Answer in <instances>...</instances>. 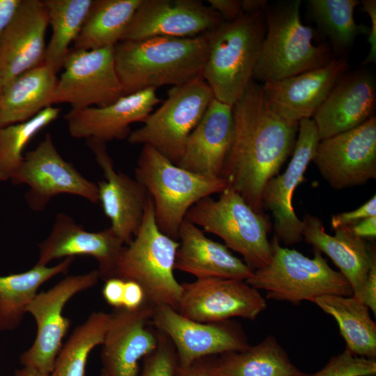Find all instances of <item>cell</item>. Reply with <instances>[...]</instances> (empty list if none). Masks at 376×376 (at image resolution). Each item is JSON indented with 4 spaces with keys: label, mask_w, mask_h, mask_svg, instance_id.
<instances>
[{
    "label": "cell",
    "mask_w": 376,
    "mask_h": 376,
    "mask_svg": "<svg viewBox=\"0 0 376 376\" xmlns=\"http://www.w3.org/2000/svg\"><path fill=\"white\" fill-rule=\"evenodd\" d=\"M233 136L221 177L260 213L264 187L292 155L299 125L272 109L262 85L253 79L233 106Z\"/></svg>",
    "instance_id": "6da1fadb"
},
{
    "label": "cell",
    "mask_w": 376,
    "mask_h": 376,
    "mask_svg": "<svg viewBox=\"0 0 376 376\" xmlns=\"http://www.w3.org/2000/svg\"><path fill=\"white\" fill-rule=\"evenodd\" d=\"M207 50V33L192 38L123 40L113 47L114 63L126 95L191 81L201 75Z\"/></svg>",
    "instance_id": "7a4b0ae2"
},
{
    "label": "cell",
    "mask_w": 376,
    "mask_h": 376,
    "mask_svg": "<svg viewBox=\"0 0 376 376\" xmlns=\"http://www.w3.org/2000/svg\"><path fill=\"white\" fill-rule=\"evenodd\" d=\"M265 11L243 13L207 33V56L201 75L215 100L233 106L253 79L266 33Z\"/></svg>",
    "instance_id": "3957f363"
},
{
    "label": "cell",
    "mask_w": 376,
    "mask_h": 376,
    "mask_svg": "<svg viewBox=\"0 0 376 376\" xmlns=\"http://www.w3.org/2000/svg\"><path fill=\"white\" fill-rule=\"evenodd\" d=\"M300 0L266 8V33L253 78L263 84L322 67L334 57L325 44H313V29L302 24Z\"/></svg>",
    "instance_id": "277c9868"
},
{
    "label": "cell",
    "mask_w": 376,
    "mask_h": 376,
    "mask_svg": "<svg viewBox=\"0 0 376 376\" xmlns=\"http://www.w3.org/2000/svg\"><path fill=\"white\" fill-rule=\"evenodd\" d=\"M135 175L152 200L159 229L175 240L189 210L201 199L220 194L228 187L223 178L186 170L148 145H143L141 151Z\"/></svg>",
    "instance_id": "5b68a950"
},
{
    "label": "cell",
    "mask_w": 376,
    "mask_h": 376,
    "mask_svg": "<svg viewBox=\"0 0 376 376\" xmlns=\"http://www.w3.org/2000/svg\"><path fill=\"white\" fill-rule=\"evenodd\" d=\"M178 246V242L159 229L149 196L140 228L125 246L114 277L140 285L145 302L151 306H168L176 310L182 290L173 274Z\"/></svg>",
    "instance_id": "8992f818"
},
{
    "label": "cell",
    "mask_w": 376,
    "mask_h": 376,
    "mask_svg": "<svg viewBox=\"0 0 376 376\" xmlns=\"http://www.w3.org/2000/svg\"><path fill=\"white\" fill-rule=\"evenodd\" d=\"M270 243V263L254 270L245 281L256 289L266 291L267 298L297 304L302 301L313 302L324 295H353L349 282L329 265L320 251L315 249L314 257L309 258L281 246L276 236Z\"/></svg>",
    "instance_id": "52a82bcc"
},
{
    "label": "cell",
    "mask_w": 376,
    "mask_h": 376,
    "mask_svg": "<svg viewBox=\"0 0 376 376\" xmlns=\"http://www.w3.org/2000/svg\"><path fill=\"white\" fill-rule=\"evenodd\" d=\"M185 219L221 237L253 271L270 263L269 221L232 188L227 187L216 200L207 196L198 201L189 210Z\"/></svg>",
    "instance_id": "ba28073f"
},
{
    "label": "cell",
    "mask_w": 376,
    "mask_h": 376,
    "mask_svg": "<svg viewBox=\"0 0 376 376\" xmlns=\"http://www.w3.org/2000/svg\"><path fill=\"white\" fill-rule=\"evenodd\" d=\"M214 99L202 75L189 82L172 86L162 105L143 125L127 137L131 144L148 145L177 164L188 136Z\"/></svg>",
    "instance_id": "9c48e42d"
},
{
    "label": "cell",
    "mask_w": 376,
    "mask_h": 376,
    "mask_svg": "<svg viewBox=\"0 0 376 376\" xmlns=\"http://www.w3.org/2000/svg\"><path fill=\"white\" fill-rule=\"evenodd\" d=\"M113 47L70 49L49 106L67 103L72 109L102 107L125 95L116 70Z\"/></svg>",
    "instance_id": "30bf717a"
},
{
    "label": "cell",
    "mask_w": 376,
    "mask_h": 376,
    "mask_svg": "<svg viewBox=\"0 0 376 376\" xmlns=\"http://www.w3.org/2000/svg\"><path fill=\"white\" fill-rule=\"evenodd\" d=\"M100 279L97 269L68 276L45 292L37 293L26 308L34 318L37 333L32 345L19 358L23 366L50 375L70 327L63 315L65 304L77 293L94 286Z\"/></svg>",
    "instance_id": "8fae6325"
},
{
    "label": "cell",
    "mask_w": 376,
    "mask_h": 376,
    "mask_svg": "<svg viewBox=\"0 0 376 376\" xmlns=\"http://www.w3.org/2000/svg\"><path fill=\"white\" fill-rule=\"evenodd\" d=\"M11 181L29 186L24 199L35 212L44 210L52 198L61 194L99 203L97 183L86 178L61 157L49 133L36 148L24 155V162Z\"/></svg>",
    "instance_id": "7c38bea8"
},
{
    "label": "cell",
    "mask_w": 376,
    "mask_h": 376,
    "mask_svg": "<svg viewBox=\"0 0 376 376\" xmlns=\"http://www.w3.org/2000/svg\"><path fill=\"white\" fill-rule=\"evenodd\" d=\"M152 324L173 344L180 368L202 358L240 352L250 346L240 325L230 320L200 322L170 306H159L154 307Z\"/></svg>",
    "instance_id": "4fadbf2b"
},
{
    "label": "cell",
    "mask_w": 376,
    "mask_h": 376,
    "mask_svg": "<svg viewBox=\"0 0 376 376\" xmlns=\"http://www.w3.org/2000/svg\"><path fill=\"white\" fill-rule=\"evenodd\" d=\"M176 311L200 322H215L240 317L255 320L267 307L258 290L245 281L210 277L181 283Z\"/></svg>",
    "instance_id": "5bb4252c"
},
{
    "label": "cell",
    "mask_w": 376,
    "mask_h": 376,
    "mask_svg": "<svg viewBox=\"0 0 376 376\" xmlns=\"http://www.w3.org/2000/svg\"><path fill=\"white\" fill-rule=\"evenodd\" d=\"M312 162L336 189L376 178V117L352 130L320 141Z\"/></svg>",
    "instance_id": "9a60e30c"
},
{
    "label": "cell",
    "mask_w": 376,
    "mask_h": 376,
    "mask_svg": "<svg viewBox=\"0 0 376 376\" xmlns=\"http://www.w3.org/2000/svg\"><path fill=\"white\" fill-rule=\"evenodd\" d=\"M225 20L198 0H141L120 41L154 37L192 38Z\"/></svg>",
    "instance_id": "2e32d148"
},
{
    "label": "cell",
    "mask_w": 376,
    "mask_h": 376,
    "mask_svg": "<svg viewBox=\"0 0 376 376\" xmlns=\"http://www.w3.org/2000/svg\"><path fill=\"white\" fill-rule=\"evenodd\" d=\"M154 306L144 302L134 310L115 308L102 349L107 376H139V361L153 352L159 331L152 324Z\"/></svg>",
    "instance_id": "e0dca14e"
},
{
    "label": "cell",
    "mask_w": 376,
    "mask_h": 376,
    "mask_svg": "<svg viewBox=\"0 0 376 376\" xmlns=\"http://www.w3.org/2000/svg\"><path fill=\"white\" fill-rule=\"evenodd\" d=\"M320 142L318 131L311 118L299 123L298 133L292 157L285 171L271 178L262 194L263 207L271 211L274 229L279 240L294 244L302 239V221L292 207V198L297 187L314 157Z\"/></svg>",
    "instance_id": "ac0fdd59"
},
{
    "label": "cell",
    "mask_w": 376,
    "mask_h": 376,
    "mask_svg": "<svg viewBox=\"0 0 376 376\" xmlns=\"http://www.w3.org/2000/svg\"><path fill=\"white\" fill-rule=\"evenodd\" d=\"M123 244L111 227L88 231L70 215L58 213L49 235L38 244L36 265L47 266L52 260L75 256H91L97 262L100 279L105 281L115 276Z\"/></svg>",
    "instance_id": "d6986e66"
},
{
    "label": "cell",
    "mask_w": 376,
    "mask_h": 376,
    "mask_svg": "<svg viewBox=\"0 0 376 376\" xmlns=\"http://www.w3.org/2000/svg\"><path fill=\"white\" fill-rule=\"evenodd\" d=\"M87 144L104 175L97 183L99 203L111 229L127 245L140 228L150 196L136 178L116 171L104 143L90 139Z\"/></svg>",
    "instance_id": "ffe728a7"
},
{
    "label": "cell",
    "mask_w": 376,
    "mask_h": 376,
    "mask_svg": "<svg viewBox=\"0 0 376 376\" xmlns=\"http://www.w3.org/2000/svg\"><path fill=\"white\" fill-rule=\"evenodd\" d=\"M347 69L345 58H334L322 67L262 86L272 109L287 122L299 125L313 117Z\"/></svg>",
    "instance_id": "44dd1931"
},
{
    "label": "cell",
    "mask_w": 376,
    "mask_h": 376,
    "mask_svg": "<svg viewBox=\"0 0 376 376\" xmlns=\"http://www.w3.org/2000/svg\"><path fill=\"white\" fill-rule=\"evenodd\" d=\"M155 91L148 88L126 95L105 107L71 109L64 116L69 134L75 139L104 143L127 139L132 132L130 125L143 123L162 102Z\"/></svg>",
    "instance_id": "7402d4cb"
},
{
    "label": "cell",
    "mask_w": 376,
    "mask_h": 376,
    "mask_svg": "<svg viewBox=\"0 0 376 376\" xmlns=\"http://www.w3.org/2000/svg\"><path fill=\"white\" fill-rule=\"evenodd\" d=\"M47 9L40 0H22L0 36V73L4 88L24 72L44 63Z\"/></svg>",
    "instance_id": "603a6c76"
},
{
    "label": "cell",
    "mask_w": 376,
    "mask_h": 376,
    "mask_svg": "<svg viewBox=\"0 0 376 376\" xmlns=\"http://www.w3.org/2000/svg\"><path fill=\"white\" fill-rule=\"evenodd\" d=\"M376 85L368 70L345 73L313 116L320 141L359 126L375 115Z\"/></svg>",
    "instance_id": "cb8c5ba5"
},
{
    "label": "cell",
    "mask_w": 376,
    "mask_h": 376,
    "mask_svg": "<svg viewBox=\"0 0 376 376\" xmlns=\"http://www.w3.org/2000/svg\"><path fill=\"white\" fill-rule=\"evenodd\" d=\"M233 129V106L214 98L188 136L177 165L204 176L221 177Z\"/></svg>",
    "instance_id": "d4e9b609"
},
{
    "label": "cell",
    "mask_w": 376,
    "mask_h": 376,
    "mask_svg": "<svg viewBox=\"0 0 376 376\" xmlns=\"http://www.w3.org/2000/svg\"><path fill=\"white\" fill-rule=\"evenodd\" d=\"M301 221L303 238L330 258L349 282L352 297L360 301L369 271L376 263L375 249L355 235L350 226L336 229L335 235H331L315 216L306 214Z\"/></svg>",
    "instance_id": "484cf974"
},
{
    "label": "cell",
    "mask_w": 376,
    "mask_h": 376,
    "mask_svg": "<svg viewBox=\"0 0 376 376\" xmlns=\"http://www.w3.org/2000/svg\"><path fill=\"white\" fill-rule=\"evenodd\" d=\"M174 269L203 279L218 277L246 281L253 273L224 244L207 237L199 227L184 219L179 229Z\"/></svg>",
    "instance_id": "4316f807"
},
{
    "label": "cell",
    "mask_w": 376,
    "mask_h": 376,
    "mask_svg": "<svg viewBox=\"0 0 376 376\" xmlns=\"http://www.w3.org/2000/svg\"><path fill=\"white\" fill-rule=\"evenodd\" d=\"M57 80L56 74L44 63L15 78L3 90L0 126L26 121L49 107Z\"/></svg>",
    "instance_id": "83f0119b"
},
{
    "label": "cell",
    "mask_w": 376,
    "mask_h": 376,
    "mask_svg": "<svg viewBox=\"0 0 376 376\" xmlns=\"http://www.w3.org/2000/svg\"><path fill=\"white\" fill-rule=\"evenodd\" d=\"M218 376H302L273 336L240 352L215 357Z\"/></svg>",
    "instance_id": "f1b7e54d"
},
{
    "label": "cell",
    "mask_w": 376,
    "mask_h": 376,
    "mask_svg": "<svg viewBox=\"0 0 376 376\" xmlns=\"http://www.w3.org/2000/svg\"><path fill=\"white\" fill-rule=\"evenodd\" d=\"M324 312L337 322L346 349L370 359L376 357V324L368 308L352 296L324 295L314 299Z\"/></svg>",
    "instance_id": "f546056e"
},
{
    "label": "cell",
    "mask_w": 376,
    "mask_h": 376,
    "mask_svg": "<svg viewBox=\"0 0 376 376\" xmlns=\"http://www.w3.org/2000/svg\"><path fill=\"white\" fill-rule=\"evenodd\" d=\"M73 260L74 257H67L53 267L36 265L28 271L0 276V331L17 328L38 289L54 276L65 274Z\"/></svg>",
    "instance_id": "4dcf8cb0"
},
{
    "label": "cell",
    "mask_w": 376,
    "mask_h": 376,
    "mask_svg": "<svg viewBox=\"0 0 376 376\" xmlns=\"http://www.w3.org/2000/svg\"><path fill=\"white\" fill-rule=\"evenodd\" d=\"M141 0H93L74 49H97L118 43Z\"/></svg>",
    "instance_id": "1f68e13d"
},
{
    "label": "cell",
    "mask_w": 376,
    "mask_h": 376,
    "mask_svg": "<svg viewBox=\"0 0 376 376\" xmlns=\"http://www.w3.org/2000/svg\"><path fill=\"white\" fill-rule=\"evenodd\" d=\"M93 0H45L52 36L44 64L56 74L62 68L89 12Z\"/></svg>",
    "instance_id": "d6a6232c"
},
{
    "label": "cell",
    "mask_w": 376,
    "mask_h": 376,
    "mask_svg": "<svg viewBox=\"0 0 376 376\" xmlns=\"http://www.w3.org/2000/svg\"><path fill=\"white\" fill-rule=\"evenodd\" d=\"M358 0H309L308 10L312 20L327 36L336 56L345 55L357 38L368 34L369 27L358 24L354 18V10Z\"/></svg>",
    "instance_id": "836d02e7"
},
{
    "label": "cell",
    "mask_w": 376,
    "mask_h": 376,
    "mask_svg": "<svg viewBox=\"0 0 376 376\" xmlns=\"http://www.w3.org/2000/svg\"><path fill=\"white\" fill-rule=\"evenodd\" d=\"M111 313L93 312L72 332L62 345L49 376H84L91 352L102 345Z\"/></svg>",
    "instance_id": "e575fe53"
},
{
    "label": "cell",
    "mask_w": 376,
    "mask_h": 376,
    "mask_svg": "<svg viewBox=\"0 0 376 376\" xmlns=\"http://www.w3.org/2000/svg\"><path fill=\"white\" fill-rule=\"evenodd\" d=\"M60 111V109L49 106L26 121L0 126V182L13 179L24 162L26 146L54 121Z\"/></svg>",
    "instance_id": "d590c367"
},
{
    "label": "cell",
    "mask_w": 376,
    "mask_h": 376,
    "mask_svg": "<svg viewBox=\"0 0 376 376\" xmlns=\"http://www.w3.org/2000/svg\"><path fill=\"white\" fill-rule=\"evenodd\" d=\"M376 361L357 356L345 350L333 357L327 365L313 374L303 376H375Z\"/></svg>",
    "instance_id": "8d00e7d4"
},
{
    "label": "cell",
    "mask_w": 376,
    "mask_h": 376,
    "mask_svg": "<svg viewBox=\"0 0 376 376\" xmlns=\"http://www.w3.org/2000/svg\"><path fill=\"white\" fill-rule=\"evenodd\" d=\"M178 366L173 344L165 334L159 331L158 345L143 359V368L139 376H176Z\"/></svg>",
    "instance_id": "74e56055"
},
{
    "label": "cell",
    "mask_w": 376,
    "mask_h": 376,
    "mask_svg": "<svg viewBox=\"0 0 376 376\" xmlns=\"http://www.w3.org/2000/svg\"><path fill=\"white\" fill-rule=\"evenodd\" d=\"M373 216H376L375 194L368 201L354 210L333 215L331 224L332 228L336 230L342 227L352 226L366 218Z\"/></svg>",
    "instance_id": "f35d334b"
},
{
    "label": "cell",
    "mask_w": 376,
    "mask_h": 376,
    "mask_svg": "<svg viewBox=\"0 0 376 376\" xmlns=\"http://www.w3.org/2000/svg\"><path fill=\"white\" fill-rule=\"evenodd\" d=\"M363 10L368 14L370 19L371 26L369 27L368 39L370 52L368 56L362 63L363 65L375 63L376 62V1L362 0L360 3Z\"/></svg>",
    "instance_id": "ab89813d"
},
{
    "label": "cell",
    "mask_w": 376,
    "mask_h": 376,
    "mask_svg": "<svg viewBox=\"0 0 376 376\" xmlns=\"http://www.w3.org/2000/svg\"><path fill=\"white\" fill-rule=\"evenodd\" d=\"M214 357L198 359L185 368L178 366L176 376H218L214 369Z\"/></svg>",
    "instance_id": "60d3db41"
},
{
    "label": "cell",
    "mask_w": 376,
    "mask_h": 376,
    "mask_svg": "<svg viewBox=\"0 0 376 376\" xmlns=\"http://www.w3.org/2000/svg\"><path fill=\"white\" fill-rule=\"evenodd\" d=\"M125 281L117 277L105 281L102 295L107 303L115 308H123Z\"/></svg>",
    "instance_id": "b9f144b4"
},
{
    "label": "cell",
    "mask_w": 376,
    "mask_h": 376,
    "mask_svg": "<svg viewBox=\"0 0 376 376\" xmlns=\"http://www.w3.org/2000/svg\"><path fill=\"white\" fill-rule=\"evenodd\" d=\"M207 2L226 22L233 21L243 13L242 1L240 0H208Z\"/></svg>",
    "instance_id": "7bdbcfd3"
},
{
    "label": "cell",
    "mask_w": 376,
    "mask_h": 376,
    "mask_svg": "<svg viewBox=\"0 0 376 376\" xmlns=\"http://www.w3.org/2000/svg\"><path fill=\"white\" fill-rule=\"evenodd\" d=\"M146 300L145 294L140 285L132 281H125L123 308L134 310L140 307Z\"/></svg>",
    "instance_id": "ee69618b"
},
{
    "label": "cell",
    "mask_w": 376,
    "mask_h": 376,
    "mask_svg": "<svg viewBox=\"0 0 376 376\" xmlns=\"http://www.w3.org/2000/svg\"><path fill=\"white\" fill-rule=\"evenodd\" d=\"M360 301L376 313V263L370 268L365 282Z\"/></svg>",
    "instance_id": "f6af8a7d"
},
{
    "label": "cell",
    "mask_w": 376,
    "mask_h": 376,
    "mask_svg": "<svg viewBox=\"0 0 376 376\" xmlns=\"http://www.w3.org/2000/svg\"><path fill=\"white\" fill-rule=\"evenodd\" d=\"M22 0H0V36L15 16Z\"/></svg>",
    "instance_id": "bcb514c9"
},
{
    "label": "cell",
    "mask_w": 376,
    "mask_h": 376,
    "mask_svg": "<svg viewBox=\"0 0 376 376\" xmlns=\"http://www.w3.org/2000/svg\"><path fill=\"white\" fill-rule=\"evenodd\" d=\"M350 227L352 233L359 237H375L376 216L366 218Z\"/></svg>",
    "instance_id": "7dc6e473"
},
{
    "label": "cell",
    "mask_w": 376,
    "mask_h": 376,
    "mask_svg": "<svg viewBox=\"0 0 376 376\" xmlns=\"http://www.w3.org/2000/svg\"><path fill=\"white\" fill-rule=\"evenodd\" d=\"M267 6V1L266 0L242 1V11L245 13L265 11Z\"/></svg>",
    "instance_id": "c3c4849f"
},
{
    "label": "cell",
    "mask_w": 376,
    "mask_h": 376,
    "mask_svg": "<svg viewBox=\"0 0 376 376\" xmlns=\"http://www.w3.org/2000/svg\"><path fill=\"white\" fill-rule=\"evenodd\" d=\"M14 376H49V375L42 373L30 367L23 366L22 368L15 372Z\"/></svg>",
    "instance_id": "681fc988"
},
{
    "label": "cell",
    "mask_w": 376,
    "mask_h": 376,
    "mask_svg": "<svg viewBox=\"0 0 376 376\" xmlns=\"http://www.w3.org/2000/svg\"><path fill=\"white\" fill-rule=\"evenodd\" d=\"M3 93V81H2V78L0 73V102L2 97Z\"/></svg>",
    "instance_id": "f907efd6"
},
{
    "label": "cell",
    "mask_w": 376,
    "mask_h": 376,
    "mask_svg": "<svg viewBox=\"0 0 376 376\" xmlns=\"http://www.w3.org/2000/svg\"><path fill=\"white\" fill-rule=\"evenodd\" d=\"M100 376H107L106 374L104 373L103 370L101 371Z\"/></svg>",
    "instance_id": "816d5d0a"
},
{
    "label": "cell",
    "mask_w": 376,
    "mask_h": 376,
    "mask_svg": "<svg viewBox=\"0 0 376 376\" xmlns=\"http://www.w3.org/2000/svg\"><path fill=\"white\" fill-rule=\"evenodd\" d=\"M303 376V375H302Z\"/></svg>",
    "instance_id": "f5cc1de1"
}]
</instances>
